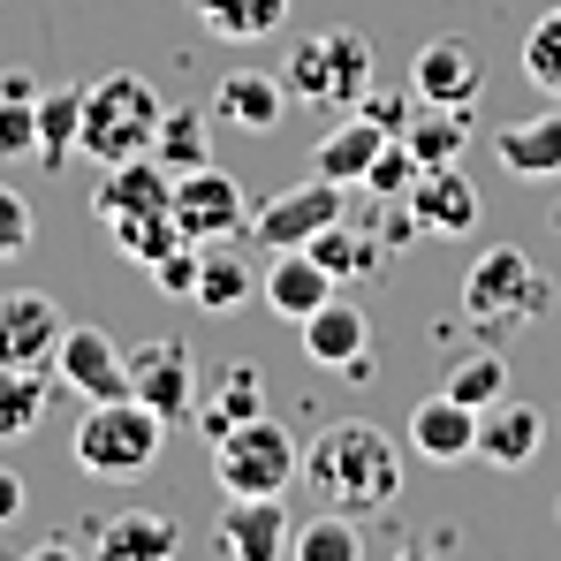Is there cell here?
Wrapping results in <instances>:
<instances>
[{
    "instance_id": "obj_1",
    "label": "cell",
    "mask_w": 561,
    "mask_h": 561,
    "mask_svg": "<svg viewBox=\"0 0 561 561\" xmlns=\"http://www.w3.org/2000/svg\"><path fill=\"white\" fill-rule=\"evenodd\" d=\"M296 478L311 485L319 508H342V516L373 524V516L394 508V493H402V448H394V433L373 425V417H342V425H327L304 448Z\"/></svg>"
},
{
    "instance_id": "obj_2",
    "label": "cell",
    "mask_w": 561,
    "mask_h": 561,
    "mask_svg": "<svg viewBox=\"0 0 561 561\" xmlns=\"http://www.w3.org/2000/svg\"><path fill=\"white\" fill-rule=\"evenodd\" d=\"M160 122H168V106H160V92H152L137 69H106V77H92V84H84L77 152H84V160H99V168L137 160V152H152Z\"/></svg>"
},
{
    "instance_id": "obj_3",
    "label": "cell",
    "mask_w": 561,
    "mask_h": 561,
    "mask_svg": "<svg viewBox=\"0 0 561 561\" xmlns=\"http://www.w3.org/2000/svg\"><path fill=\"white\" fill-rule=\"evenodd\" d=\"M168 433L175 425L160 410H145L137 394L84 402V417H77V470H92V478H145V470L160 463Z\"/></svg>"
},
{
    "instance_id": "obj_4",
    "label": "cell",
    "mask_w": 561,
    "mask_h": 561,
    "mask_svg": "<svg viewBox=\"0 0 561 561\" xmlns=\"http://www.w3.org/2000/svg\"><path fill=\"white\" fill-rule=\"evenodd\" d=\"M547 304H554V280L539 274L516 243H493V251H478V266L463 280V311L478 334H516V327H539L547 319Z\"/></svg>"
},
{
    "instance_id": "obj_5",
    "label": "cell",
    "mask_w": 561,
    "mask_h": 561,
    "mask_svg": "<svg viewBox=\"0 0 561 561\" xmlns=\"http://www.w3.org/2000/svg\"><path fill=\"white\" fill-rule=\"evenodd\" d=\"M280 84L296 106H357V99L373 92V38L365 31H311V38H296L288 46V61H280Z\"/></svg>"
},
{
    "instance_id": "obj_6",
    "label": "cell",
    "mask_w": 561,
    "mask_h": 561,
    "mask_svg": "<svg viewBox=\"0 0 561 561\" xmlns=\"http://www.w3.org/2000/svg\"><path fill=\"white\" fill-rule=\"evenodd\" d=\"M296 463H304V448L288 440V425H280L274 410H259V417H236L228 433H213V485H220L228 501L288 493Z\"/></svg>"
},
{
    "instance_id": "obj_7",
    "label": "cell",
    "mask_w": 561,
    "mask_h": 561,
    "mask_svg": "<svg viewBox=\"0 0 561 561\" xmlns=\"http://www.w3.org/2000/svg\"><path fill=\"white\" fill-rule=\"evenodd\" d=\"M168 220H175L183 243H236V236H251V197H243V183H236L228 168L205 160V168L175 175Z\"/></svg>"
},
{
    "instance_id": "obj_8",
    "label": "cell",
    "mask_w": 561,
    "mask_h": 561,
    "mask_svg": "<svg viewBox=\"0 0 561 561\" xmlns=\"http://www.w3.org/2000/svg\"><path fill=\"white\" fill-rule=\"evenodd\" d=\"M350 213V183H327V175H304V183H288L280 197L266 205H251V243L259 251H304L319 228H334Z\"/></svg>"
},
{
    "instance_id": "obj_9",
    "label": "cell",
    "mask_w": 561,
    "mask_h": 561,
    "mask_svg": "<svg viewBox=\"0 0 561 561\" xmlns=\"http://www.w3.org/2000/svg\"><path fill=\"white\" fill-rule=\"evenodd\" d=\"M122 365H129V394L145 410H160L168 425H183L190 410H197V394H205V373H197L183 334H152V342L122 350Z\"/></svg>"
},
{
    "instance_id": "obj_10",
    "label": "cell",
    "mask_w": 561,
    "mask_h": 561,
    "mask_svg": "<svg viewBox=\"0 0 561 561\" xmlns=\"http://www.w3.org/2000/svg\"><path fill=\"white\" fill-rule=\"evenodd\" d=\"M69 334V311L38 288H8L0 296V365H23V373H54V350Z\"/></svg>"
},
{
    "instance_id": "obj_11",
    "label": "cell",
    "mask_w": 561,
    "mask_h": 561,
    "mask_svg": "<svg viewBox=\"0 0 561 561\" xmlns=\"http://www.w3.org/2000/svg\"><path fill=\"white\" fill-rule=\"evenodd\" d=\"M54 379L77 394V402H106V394H129V365H122V342L106 327H69L61 350H54Z\"/></svg>"
},
{
    "instance_id": "obj_12",
    "label": "cell",
    "mask_w": 561,
    "mask_h": 561,
    "mask_svg": "<svg viewBox=\"0 0 561 561\" xmlns=\"http://www.w3.org/2000/svg\"><path fill=\"white\" fill-rule=\"evenodd\" d=\"M168 197H175V175L152 160V152H137V160H114V168H99V190H92V213L114 228V220H152V213H168Z\"/></svg>"
},
{
    "instance_id": "obj_13",
    "label": "cell",
    "mask_w": 561,
    "mask_h": 561,
    "mask_svg": "<svg viewBox=\"0 0 561 561\" xmlns=\"http://www.w3.org/2000/svg\"><path fill=\"white\" fill-rule=\"evenodd\" d=\"M539 448H547V410H539V402L501 394V402L478 410V463L524 470V463H539Z\"/></svg>"
},
{
    "instance_id": "obj_14",
    "label": "cell",
    "mask_w": 561,
    "mask_h": 561,
    "mask_svg": "<svg viewBox=\"0 0 561 561\" xmlns=\"http://www.w3.org/2000/svg\"><path fill=\"white\" fill-rule=\"evenodd\" d=\"M410 220H417V236H463L478 228V183L463 175V160H448V168H417V183H410Z\"/></svg>"
},
{
    "instance_id": "obj_15",
    "label": "cell",
    "mask_w": 561,
    "mask_h": 561,
    "mask_svg": "<svg viewBox=\"0 0 561 561\" xmlns=\"http://www.w3.org/2000/svg\"><path fill=\"white\" fill-rule=\"evenodd\" d=\"M259 296H266V311L288 319V327H304L327 296H342V280L327 274L311 251H266V274H259Z\"/></svg>"
},
{
    "instance_id": "obj_16",
    "label": "cell",
    "mask_w": 561,
    "mask_h": 561,
    "mask_svg": "<svg viewBox=\"0 0 561 561\" xmlns=\"http://www.w3.org/2000/svg\"><path fill=\"white\" fill-rule=\"evenodd\" d=\"M296 342H304V357H311L319 373H350L357 357H373V319H365L350 296H327V304L296 327Z\"/></svg>"
},
{
    "instance_id": "obj_17",
    "label": "cell",
    "mask_w": 561,
    "mask_h": 561,
    "mask_svg": "<svg viewBox=\"0 0 561 561\" xmlns=\"http://www.w3.org/2000/svg\"><path fill=\"white\" fill-rule=\"evenodd\" d=\"M288 508H280V493H259V501H228L220 508V524H213V547L236 561H280L288 554Z\"/></svg>"
},
{
    "instance_id": "obj_18",
    "label": "cell",
    "mask_w": 561,
    "mask_h": 561,
    "mask_svg": "<svg viewBox=\"0 0 561 561\" xmlns=\"http://www.w3.org/2000/svg\"><path fill=\"white\" fill-rule=\"evenodd\" d=\"M288 106H296V99H288V84H280V69H228V77L213 84V114H220L228 129H243V137L280 129Z\"/></svg>"
},
{
    "instance_id": "obj_19",
    "label": "cell",
    "mask_w": 561,
    "mask_h": 561,
    "mask_svg": "<svg viewBox=\"0 0 561 561\" xmlns=\"http://www.w3.org/2000/svg\"><path fill=\"white\" fill-rule=\"evenodd\" d=\"M410 448H417L425 463H470V456H478V410L456 402L448 387L425 394V402L410 410Z\"/></svg>"
},
{
    "instance_id": "obj_20",
    "label": "cell",
    "mask_w": 561,
    "mask_h": 561,
    "mask_svg": "<svg viewBox=\"0 0 561 561\" xmlns=\"http://www.w3.org/2000/svg\"><path fill=\"white\" fill-rule=\"evenodd\" d=\"M478 54H470L463 38H433V46H417V61H410V92L425 99V106H478Z\"/></svg>"
},
{
    "instance_id": "obj_21",
    "label": "cell",
    "mask_w": 561,
    "mask_h": 561,
    "mask_svg": "<svg viewBox=\"0 0 561 561\" xmlns=\"http://www.w3.org/2000/svg\"><path fill=\"white\" fill-rule=\"evenodd\" d=\"M394 129L379 122V114H342L327 137H319V152H311V175H327V183H365V168L379 160V145H387Z\"/></svg>"
},
{
    "instance_id": "obj_22",
    "label": "cell",
    "mask_w": 561,
    "mask_h": 561,
    "mask_svg": "<svg viewBox=\"0 0 561 561\" xmlns=\"http://www.w3.org/2000/svg\"><path fill=\"white\" fill-rule=\"evenodd\" d=\"M493 152H501V168H508L516 183H554L561 175V106L508 122V129L493 137Z\"/></svg>"
},
{
    "instance_id": "obj_23",
    "label": "cell",
    "mask_w": 561,
    "mask_h": 561,
    "mask_svg": "<svg viewBox=\"0 0 561 561\" xmlns=\"http://www.w3.org/2000/svg\"><path fill=\"white\" fill-rule=\"evenodd\" d=\"M183 547V524L175 516H152V508H122L92 531V554L99 561H168Z\"/></svg>"
},
{
    "instance_id": "obj_24",
    "label": "cell",
    "mask_w": 561,
    "mask_h": 561,
    "mask_svg": "<svg viewBox=\"0 0 561 561\" xmlns=\"http://www.w3.org/2000/svg\"><path fill=\"white\" fill-rule=\"evenodd\" d=\"M54 410V373H23V365H0V448H23Z\"/></svg>"
},
{
    "instance_id": "obj_25",
    "label": "cell",
    "mask_w": 561,
    "mask_h": 561,
    "mask_svg": "<svg viewBox=\"0 0 561 561\" xmlns=\"http://www.w3.org/2000/svg\"><path fill=\"white\" fill-rule=\"evenodd\" d=\"M402 145L417 152V168H448V160H463L470 106H425V99H417V122H402Z\"/></svg>"
},
{
    "instance_id": "obj_26",
    "label": "cell",
    "mask_w": 561,
    "mask_h": 561,
    "mask_svg": "<svg viewBox=\"0 0 561 561\" xmlns=\"http://www.w3.org/2000/svg\"><path fill=\"white\" fill-rule=\"evenodd\" d=\"M0 160H38V77L0 69Z\"/></svg>"
},
{
    "instance_id": "obj_27",
    "label": "cell",
    "mask_w": 561,
    "mask_h": 561,
    "mask_svg": "<svg viewBox=\"0 0 561 561\" xmlns=\"http://www.w3.org/2000/svg\"><path fill=\"white\" fill-rule=\"evenodd\" d=\"M259 410H266V379H259V365H228V373L213 379V394H197V425H205V440L228 433L236 417H259Z\"/></svg>"
},
{
    "instance_id": "obj_28",
    "label": "cell",
    "mask_w": 561,
    "mask_h": 561,
    "mask_svg": "<svg viewBox=\"0 0 561 561\" xmlns=\"http://www.w3.org/2000/svg\"><path fill=\"white\" fill-rule=\"evenodd\" d=\"M251 296H259V274H251V259H236L228 243H205L190 304H205V311H236V304H251Z\"/></svg>"
},
{
    "instance_id": "obj_29",
    "label": "cell",
    "mask_w": 561,
    "mask_h": 561,
    "mask_svg": "<svg viewBox=\"0 0 561 561\" xmlns=\"http://www.w3.org/2000/svg\"><path fill=\"white\" fill-rule=\"evenodd\" d=\"M190 15L213 31V38H274L288 23V0H190Z\"/></svg>"
},
{
    "instance_id": "obj_30",
    "label": "cell",
    "mask_w": 561,
    "mask_h": 561,
    "mask_svg": "<svg viewBox=\"0 0 561 561\" xmlns=\"http://www.w3.org/2000/svg\"><path fill=\"white\" fill-rule=\"evenodd\" d=\"M288 554H296V561H357V554H365V531H357V516L319 508L311 524L288 531Z\"/></svg>"
},
{
    "instance_id": "obj_31",
    "label": "cell",
    "mask_w": 561,
    "mask_h": 561,
    "mask_svg": "<svg viewBox=\"0 0 561 561\" xmlns=\"http://www.w3.org/2000/svg\"><path fill=\"white\" fill-rule=\"evenodd\" d=\"M152 160H160L168 175H190V168L213 160V145H205V114H197V106H168V122H160V137H152Z\"/></svg>"
},
{
    "instance_id": "obj_32",
    "label": "cell",
    "mask_w": 561,
    "mask_h": 561,
    "mask_svg": "<svg viewBox=\"0 0 561 561\" xmlns=\"http://www.w3.org/2000/svg\"><path fill=\"white\" fill-rule=\"evenodd\" d=\"M77 114L84 92H38V168H61L77 152Z\"/></svg>"
},
{
    "instance_id": "obj_33",
    "label": "cell",
    "mask_w": 561,
    "mask_h": 561,
    "mask_svg": "<svg viewBox=\"0 0 561 561\" xmlns=\"http://www.w3.org/2000/svg\"><path fill=\"white\" fill-rule=\"evenodd\" d=\"M410 183H417V152H410L402 137H387L357 190H365V197H379V205H402V197H410Z\"/></svg>"
},
{
    "instance_id": "obj_34",
    "label": "cell",
    "mask_w": 561,
    "mask_h": 561,
    "mask_svg": "<svg viewBox=\"0 0 561 561\" xmlns=\"http://www.w3.org/2000/svg\"><path fill=\"white\" fill-rule=\"evenodd\" d=\"M524 77H531L539 92L561 99V8H547V15L524 31Z\"/></svg>"
},
{
    "instance_id": "obj_35",
    "label": "cell",
    "mask_w": 561,
    "mask_h": 561,
    "mask_svg": "<svg viewBox=\"0 0 561 561\" xmlns=\"http://www.w3.org/2000/svg\"><path fill=\"white\" fill-rule=\"evenodd\" d=\"M448 394L470 402V410H485V402H501V394H508V365H501L493 350H478V357H463V365L448 373Z\"/></svg>"
},
{
    "instance_id": "obj_36",
    "label": "cell",
    "mask_w": 561,
    "mask_h": 561,
    "mask_svg": "<svg viewBox=\"0 0 561 561\" xmlns=\"http://www.w3.org/2000/svg\"><path fill=\"white\" fill-rule=\"evenodd\" d=\"M31 236H38V205H31L15 183H0V266H8V259H23V251H31Z\"/></svg>"
},
{
    "instance_id": "obj_37",
    "label": "cell",
    "mask_w": 561,
    "mask_h": 561,
    "mask_svg": "<svg viewBox=\"0 0 561 561\" xmlns=\"http://www.w3.org/2000/svg\"><path fill=\"white\" fill-rule=\"evenodd\" d=\"M197 259H205V243H175L168 259H152V280H160L168 296H190V288H197Z\"/></svg>"
},
{
    "instance_id": "obj_38",
    "label": "cell",
    "mask_w": 561,
    "mask_h": 561,
    "mask_svg": "<svg viewBox=\"0 0 561 561\" xmlns=\"http://www.w3.org/2000/svg\"><path fill=\"white\" fill-rule=\"evenodd\" d=\"M23 501H31V493H23V478H15V470H0V524H15V516H23Z\"/></svg>"
}]
</instances>
